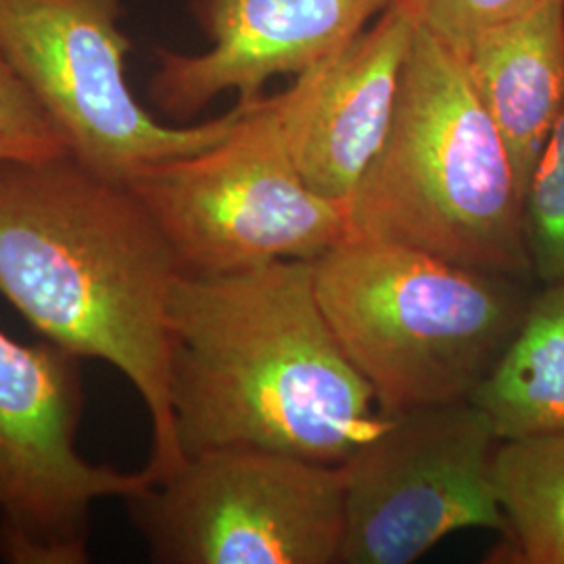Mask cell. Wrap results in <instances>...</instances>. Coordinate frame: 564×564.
Returning <instances> with one entry per match:
<instances>
[{
	"mask_svg": "<svg viewBox=\"0 0 564 564\" xmlns=\"http://www.w3.org/2000/svg\"><path fill=\"white\" fill-rule=\"evenodd\" d=\"M170 341L182 458L247 447L339 466L387 419L324 316L314 260L181 274Z\"/></svg>",
	"mask_w": 564,
	"mask_h": 564,
	"instance_id": "6da1fadb",
	"label": "cell"
},
{
	"mask_svg": "<svg viewBox=\"0 0 564 564\" xmlns=\"http://www.w3.org/2000/svg\"><path fill=\"white\" fill-rule=\"evenodd\" d=\"M178 276L128 184L69 153L0 162V297L41 339L113 366L137 389L151 421V481L184 463L170 400Z\"/></svg>",
	"mask_w": 564,
	"mask_h": 564,
	"instance_id": "7a4b0ae2",
	"label": "cell"
},
{
	"mask_svg": "<svg viewBox=\"0 0 564 564\" xmlns=\"http://www.w3.org/2000/svg\"><path fill=\"white\" fill-rule=\"evenodd\" d=\"M345 209L349 237L535 279L505 139L463 53L419 21L389 132Z\"/></svg>",
	"mask_w": 564,
	"mask_h": 564,
	"instance_id": "3957f363",
	"label": "cell"
},
{
	"mask_svg": "<svg viewBox=\"0 0 564 564\" xmlns=\"http://www.w3.org/2000/svg\"><path fill=\"white\" fill-rule=\"evenodd\" d=\"M316 295L383 414L468 400L521 326L531 276L347 237L314 260Z\"/></svg>",
	"mask_w": 564,
	"mask_h": 564,
	"instance_id": "277c9868",
	"label": "cell"
},
{
	"mask_svg": "<svg viewBox=\"0 0 564 564\" xmlns=\"http://www.w3.org/2000/svg\"><path fill=\"white\" fill-rule=\"evenodd\" d=\"M182 276L316 260L349 237L347 209L303 181L279 97L249 105L214 147L153 163L128 182Z\"/></svg>",
	"mask_w": 564,
	"mask_h": 564,
	"instance_id": "5b68a950",
	"label": "cell"
},
{
	"mask_svg": "<svg viewBox=\"0 0 564 564\" xmlns=\"http://www.w3.org/2000/svg\"><path fill=\"white\" fill-rule=\"evenodd\" d=\"M158 564H339L341 466L224 447L123 500Z\"/></svg>",
	"mask_w": 564,
	"mask_h": 564,
	"instance_id": "8992f818",
	"label": "cell"
},
{
	"mask_svg": "<svg viewBox=\"0 0 564 564\" xmlns=\"http://www.w3.org/2000/svg\"><path fill=\"white\" fill-rule=\"evenodd\" d=\"M121 11L123 0H0V55L59 128L69 155L128 184L147 165L223 141L256 99L202 123L155 120L123 76L132 41Z\"/></svg>",
	"mask_w": 564,
	"mask_h": 564,
	"instance_id": "52a82bcc",
	"label": "cell"
},
{
	"mask_svg": "<svg viewBox=\"0 0 564 564\" xmlns=\"http://www.w3.org/2000/svg\"><path fill=\"white\" fill-rule=\"evenodd\" d=\"M82 360L0 328V561L86 564L93 508L126 500L149 473L90 463L78 449Z\"/></svg>",
	"mask_w": 564,
	"mask_h": 564,
	"instance_id": "ba28073f",
	"label": "cell"
},
{
	"mask_svg": "<svg viewBox=\"0 0 564 564\" xmlns=\"http://www.w3.org/2000/svg\"><path fill=\"white\" fill-rule=\"evenodd\" d=\"M500 444L470 400L389 414L339 464V564L416 563L456 531L502 533L505 512L494 479Z\"/></svg>",
	"mask_w": 564,
	"mask_h": 564,
	"instance_id": "9c48e42d",
	"label": "cell"
},
{
	"mask_svg": "<svg viewBox=\"0 0 564 564\" xmlns=\"http://www.w3.org/2000/svg\"><path fill=\"white\" fill-rule=\"evenodd\" d=\"M395 0H191V13L212 41L202 55L158 51L149 99L181 123L224 93L239 101L263 97L276 76H300L354 41Z\"/></svg>",
	"mask_w": 564,
	"mask_h": 564,
	"instance_id": "30bf717a",
	"label": "cell"
},
{
	"mask_svg": "<svg viewBox=\"0 0 564 564\" xmlns=\"http://www.w3.org/2000/svg\"><path fill=\"white\" fill-rule=\"evenodd\" d=\"M414 28L412 11L395 0L370 30L276 95L293 162L307 186L330 202H349L383 144Z\"/></svg>",
	"mask_w": 564,
	"mask_h": 564,
	"instance_id": "8fae6325",
	"label": "cell"
},
{
	"mask_svg": "<svg viewBox=\"0 0 564 564\" xmlns=\"http://www.w3.org/2000/svg\"><path fill=\"white\" fill-rule=\"evenodd\" d=\"M460 53L527 195L533 167L564 107V0H542Z\"/></svg>",
	"mask_w": 564,
	"mask_h": 564,
	"instance_id": "7c38bea8",
	"label": "cell"
},
{
	"mask_svg": "<svg viewBox=\"0 0 564 564\" xmlns=\"http://www.w3.org/2000/svg\"><path fill=\"white\" fill-rule=\"evenodd\" d=\"M500 442L564 431V281L538 282L521 326L468 398Z\"/></svg>",
	"mask_w": 564,
	"mask_h": 564,
	"instance_id": "4fadbf2b",
	"label": "cell"
},
{
	"mask_svg": "<svg viewBox=\"0 0 564 564\" xmlns=\"http://www.w3.org/2000/svg\"><path fill=\"white\" fill-rule=\"evenodd\" d=\"M494 479L505 531L487 563L564 564V431L502 442Z\"/></svg>",
	"mask_w": 564,
	"mask_h": 564,
	"instance_id": "5bb4252c",
	"label": "cell"
},
{
	"mask_svg": "<svg viewBox=\"0 0 564 564\" xmlns=\"http://www.w3.org/2000/svg\"><path fill=\"white\" fill-rule=\"evenodd\" d=\"M524 235L535 281H564V107L527 186Z\"/></svg>",
	"mask_w": 564,
	"mask_h": 564,
	"instance_id": "9a60e30c",
	"label": "cell"
},
{
	"mask_svg": "<svg viewBox=\"0 0 564 564\" xmlns=\"http://www.w3.org/2000/svg\"><path fill=\"white\" fill-rule=\"evenodd\" d=\"M67 153L59 128L0 55V162H42Z\"/></svg>",
	"mask_w": 564,
	"mask_h": 564,
	"instance_id": "2e32d148",
	"label": "cell"
},
{
	"mask_svg": "<svg viewBox=\"0 0 564 564\" xmlns=\"http://www.w3.org/2000/svg\"><path fill=\"white\" fill-rule=\"evenodd\" d=\"M437 39L464 51L487 32L523 18L542 0H402Z\"/></svg>",
	"mask_w": 564,
	"mask_h": 564,
	"instance_id": "e0dca14e",
	"label": "cell"
}]
</instances>
